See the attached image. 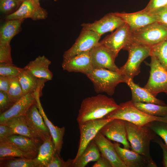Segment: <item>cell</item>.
Here are the masks:
<instances>
[{
	"mask_svg": "<svg viewBox=\"0 0 167 167\" xmlns=\"http://www.w3.org/2000/svg\"><path fill=\"white\" fill-rule=\"evenodd\" d=\"M119 106L112 98L102 94L88 97L82 101L76 121L78 124L104 118Z\"/></svg>",
	"mask_w": 167,
	"mask_h": 167,
	"instance_id": "cell-1",
	"label": "cell"
},
{
	"mask_svg": "<svg viewBox=\"0 0 167 167\" xmlns=\"http://www.w3.org/2000/svg\"><path fill=\"white\" fill-rule=\"evenodd\" d=\"M127 138L131 150L154 163L150 153L151 142L157 135L147 126H139L125 121Z\"/></svg>",
	"mask_w": 167,
	"mask_h": 167,
	"instance_id": "cell-2",
	"label": "cell"
},
{
	"mask_svg": "<svg viewBox=\"0 0 167 167\" xmlns=\"http://www.w3.org/2000/svg\"><path fill=\"white\" fill-rule=\"evenodd\" d=\"M119 105L118 108L109 113L104 118L122 119L141 126L154 121L167 123V116H156L145 113L136 108L131 100L120 103Z\"/></svg>",
	"mask_w": 167,
	"mask_h": 167,
	"instance_id": "cell-3",
	"label": "cell"
},
{
	"mask_svg": "<svg viewBox=\"0 0 167 167\" xmlns=\"http://www.w3.org/2000/svg\"><path fill=\"white\" fill-rule=\"evenodd\" d=\"M87 76L93 83L96 92H105L113 95L120 83H125L126 78L120 72L104 68L94 69Z\"/></svg>",
	"mask_w": 167,
	"mask_h": 167,
	"instance_id": "cell-4",
	"label": "cell"
},
{
	"mask_svg": "<svg viewBox=\"0 0 167 167\" xmlns=\"http://www.w3.org/2000/svg\"><path fill=\"white\" fill-rule=\"evenodd\" d=\"M123 49L128 52V59L125 64L119 68L120 73L126 79H133L140 72L142 62L150 56V47L133 42Z\"/></svg>",
	"mask_w": 167,
	"mask_h": 167,
	"instance_id": "cell-5",
	"label": "cell"
},
{
	"mask_svg": "<svg viewBox=\"0 0 167 167\" xmlns=\"http://www.w3.org/2000/svg\"><path fill=\"white\" fill-rule=\"evenodd\" d=\"M167 39V26L155 22L131 32L132 41L151 47Z\"/></svg>",
	"mask_w": 167,
	"mask_h": 167,
	"instance_id": "cell-6",
	"label": "cell"
},
{
	"mask_svg": "<svg viewBox=\"0 0 167 167\" xmlns=\"http://www.w3.org/2000/svg\"><path fill=\"white\" fill-rule=\"evenodd\" d=\"M150 57V76L144 88L155 97L161 92L167 95V71L156 58Z\"/></svg>",
	"mask_w": 167,
	"mask_h": 167,
	"instance_id": "cell-7",
	"label": "cell"
},
{
	"mask_svg": "<svg viewBox=\"0 0 167 167\" xmlns=\"http://www.w3.org/2000/svg\"><path fill=\"white\" fill-rule=\"evenodd\" d=\"M101 36L94 31L82 29L74 44L64 52L63 61L83 52L90 51L99 42Z\"/></svg>",
	"mask_w": 167,
	"mask_h": 167,
	"instance_id": "cell-8",
	"label": "cell"
},
{
	"mask_svg": "<svg viewBox=\"0 0 167 167\" xmlns=\"http://www.w3.org/2000/svg\"><path fill=\"white\" fill-rule=\"evenodd\" d=\"M113 119L103 118L90 120L78 124L80 136L77 154L73 159L76 160L82 153L89 143L102 127Z\"/></svg>",
	"mask_w": 167,
	"mask_h": 167,
	"instance_id": "cell-9",
	"label": "cell"
},
{
	"mask_svg": "<svg viewBox=\"0 0 167 167\" xmlns=\"http://www.w3.org/2000/svg\"><path fill=\"white\" fill-rule=\"evenodd\" d=\"M131 42L129 26L125 23L99 42L109 49L116 58L120 51Z\"/></svg>",
	"mask_w": 167,
	"mask_h": 167,
	"instance_id": "cell-10",
	"label": "cell"
},
{
	"mask_svg": "<svg viewBox=\"0 0 167 167\" xmlns=\"http://www.w3.org/2000/svg\"><path fill=\"white\" fill-rule=\"evenodd\" d=\"M90 54L94 69L104 68L120 72L112 53L99 42L90 51Z\"/></svg>",
	"mask_w": 167,
	"mask_h": 167,
	"instance_id": "cell-11",
	"label": "cell"
},
{
	"mask_svg": "<svg viewBox=\"0 0 167 167\" xmlns=\"http://www.w3.org/2000/svg\"><path fill=\"white\" fill-rule=\"evenodd\" d=\"M25 116L27 124L33 134L43 142L51 136L36 103L30 107Z\"/></svg>",
	"mask_w": 167,
	"mask_h": 167,
	"instance_id": "cell-12",
	"label": "cell"
},
{
	"mask_svg": "<svg viewBox=\"0 0 167 167\" xmlns=\"http://www.w3.org/2000/svg\"><path fill=\"white\" fill-rule=\"evenodd\" d=\"M99 131L109 140L122 144L124 148H131L127 138L125 121L113 119L103 126Z\"/></svg>",
	"mask_w": 167,
	"mask_h": 167,
	"instance_id": "cell-13",
	"label": "cell"
},
{
	"mask_svg": "<svg viewBox=\"0 0 167 167\" xmlns=\"http://www.w3.org/2000/svg\"><path fill=\"white\" fill-rule=\"evenodd\" d=\"M46 10L34 4L32 0H28L22 3L19 8L7 15L6 20L30 18L33 20L45 19L47 17Z\"/></svg>",
	"mask_w": 167,
	"mask_h": 167,
	"instance_id": "cell-14",
	"label": "cell"
},
{
	"mask_svg": "<svg viewBox=\"0 0 167 167\" xmlns=\"http://www.w3.org/2000/svg\"><path fill=\"white\" fill-rule=\"evenodd\" d=\"M125 23L114 13H110L100 19L92 23H83L82 29L94 31L101 36L105 33L111 32Z\"/></svg>",
	"mask_w": 167,
	"mask_h": 167,
	"instance_id": "cell-15",
	"label": "cell"
},
{
	"mask_svg": "<svg viewBox=\"0 0 167 167\" xmlns=\"http://www.w3.org/2000/svg\"><path fill=\"white\" fill-rule=\"evenodd\" d=\"M36 103L35 92L24 95L8 109L0 114V124L12 118L25 115L30 107Z\"/></svg>",
	"mask_w": 167,
	"mask_h": 167,
	"instance_id": "cell-16",
	"label": "cell"
},
{
	"mask_svg": "<svg viewBox=\"0 0 167 167\" xmlns=\"http://www.w3.org/2000/svg\"><path fill=\"white\" fill-rule=\"evenodd\" d=\"M114 13L128 25L131 32L157 22L153 14L143 9L131 13L117 12Z\"/></svg>",
	"mask_w": 167,
	"mask_h": 167,
	"instance_id": "cell-17",
	"label": "cell"
},
{
	"mask_svg": "<svg viewBox=\"0 0 167 167\" xmlns=\"http://www.w3.org/2000/svg\"><path fill=\"white\" fill-rule=\"evenodd\" d=\"M103 156L110 162L112 167H126L118 156L113 143L99 131L93 139Z\"/></svg>",
	"mask_w": 167,
	"mask_h": 167,
	"instance_id": "cell-18",
	"label": "cell"
},
{
	"mask_svg": "<svg viewBox=\"0 0 167 167\" xmlns=\"http://www.w3.org/2000/svg\"><path fill=\"white\" fill-rule=\"evenodd\" d=\"M62 67L69 72H78L87 75L93 69L90 51L77 54L66 61H63Z\"/></svg>",
	"mask_w": 167,
	"mask_h": 167,
	"instance_id": "cell-19",
	"label": "cell"
},
{
	"mask_svg": "<svg viewBox=\"0 0 167 167\" xmlns=\"http://www.w3.org/2000/svg\"><path fill=\"white\" fill-rule=\"evenodd\" d=\"M115 150L119 158L126 167H156V163L152 162L140 154L120 147L117 142L113 143Z\"/></svg>",
	"mask_w": 167,
	"mask_h": 167,
	"instance_id": "cell-20",
	"label": "cell"
},
{
	"mask_svg": "<svg viewBox=\"0 0 167 167\" xmlns=\"http://www.w3.org/2000/svg\"><path fill=\"white\" fill-rule=\"evenodd\" d=\"M51 64V61L45 56H39L24 68L36 77L48 81L51 80L53 77V74L49 68Z\"/></svg>",
	"mask_w": 167,
	"mask_h": 167,
	"instance_id": "cell-21",
	"label": "cell"
},
{
	"mask_svg": "<svg viewBox=\"0 0 167 167\" xmlns=\"http://www.w3.org/2000/svg\"><path fill=\"white\" fill-rule=\"evenodd\" d=\"M40 96L39 93H36V105L49 131L56 151L61 156L60 153L62 148L65 128L64 127L60 128L55 126L48 118L41 106L40 100Z\"/></svg>",
	"mask_w": 167,
	"mask_h": 167,
	"instance_id": "cell-22",
	"label": "cell"
},
{
	"mask_svg": "<svg viewBox=\"0 0 167 167\" xmlns=\"http://www.w3.org/2000/svg\"><path fill=\"white\" fill-rule=\"evenodd\" d=\"M0 142L13 144L21 151L36 156L39 147L41 144L36 141L23 135L14 134L0 139Z\"/></svg>",
	"mask_w": 167,
	"mask_h": 167,
	"instance_id": "cell-23",
	"label": "cell"
},
{
	"mask_svg": "<svg viewBox=\"0 0 167 167\" xmlns=\"http://www.w3.org/2000/svg\"><path fill=\"white\" fill-rule=\"evenodd\" d=\"M125 83L127 84L131 90V101L133 103L144 102L167 105L163 101L156 98L146 89L141 88L135 83L133 79H126Z\"/></svg>",
	"mask_w": 167,
	"mask_h": 167,
	"instance_id": "cell-24",
	"label": "cell"
},
{
	"mask_svg": "<svg viewBox=\"0 0 167 167\" xmlns=\"http://www.w3.org/2000/svg\"><path fill=\"white\" fill-rule=\"evenodd\" d=\"M57 152L51 136L39 146L37 155L33 160L37 167H46Z\"/></svg>",
	"mask_w": 167,
	"mask_h": 167,
	"instance_id": "cell-25",
	"label": "cell"
},
{
	"mask_svg": "<svg viewBox=\"0 0 167 167\" xmlns=\"http://www.w3.org/2000/svg\"><path fill=\"white\" fill-rule=\"evenodd\" d=\"M17 77L24 95L40 91L42 85L47 81L36 77L24 68Z\"/></svg>",
	"mask_w": 167,
	"mask_h": 167,
	"instance_id": "cell-26",
	"label": "cell"
},
{
	"mask_svg": "<svg viewBox=\"0 0 167 167\" xmlns=\"http://www.w3.org/2000/svg\"><path fill=\"white\" fill-rule=\"evenodd\" d=\"M2 125H5L10 127L14 134L24 136L36 141L41 144L43 143L32 132L27 124L25 115L12 118Z\"/></svg>",
	"mask_w": 167,
	"mask_h": 167,
	"instance_id": "cell-27",
	"label": "cell"
},
{
	"mask_svg": "<svg viewBox=\"0 0 167 167\" xmlns=\"http://www.w3.org/2000/svg\"><path fill=\"white\" fill-rule=\"evenodd\" d=\"M24 19L7 20L0 27V45L10 44L13 38L19 32Z\"/></svg>",
	"mask_w": 167,
	"mask_h": 167,
	"instance_id": "cell-28",
	"label": "cell"
},
{
	"mask_svg": "<svg viewBox=\"0 0 167 167\" xmlns=\"http://www.w3.org/2000/svg\"><path fill=\"white\" fill-rule=\"evenodd\" d=\"M101 156L98 148L92 140L81 154L76 160H73L72 167H84L90 162L96 161Z\"/></svg>",
	"mask_w": 167,
	"mask_h": 167,
	"instance_id": "cell-29",
	"label": "cell"
},
{
	"mask_svg": "<svg viewBox=\"0 0 167 167\" xmlns=\"http://www.w3.org/2000/svg\"><path fill=\"white\" fill-rule=\"evenodd\" d=\"M12 157H25L34 159L33 155L24 152L15 145L0 142V160Z\"/></svg>",
	"mask_w": 167,
	"mask_h": 167,
	"instance_id": "cell-30",
	"label": "cell"
},
{
	"mask_svg": "<svg viewBox=\"0 0 167 167\" xmlns=\"http://www.w3.org/2000/svg\"><path fill=\"white\" fill-rule=\"evenodd\" d=\"M133 104L137 109L148 114L158 117L167 116V105L144 102H135Z\"/></svg>",
	"mask_w": 167,
	"mask_h": 167,
	"instance_id": "cell-31",
	"label": "cell"
},
{
	"mask_svg": "<svg viewBox=\"0 0 167 167\" xmlns=\"http://www.w3.org/2000/svg\"><path fill=\"white\" fill-rule=\"evenodd\" d=\"M156 58L167 71V39L150 47V56Z\"/></svg>",
	"mask_w": 167,
	"mask_h": 167,
	"instance_id": "cell-32",
	"label": "cell"
},
{
	"mask_svg": "<svg viewBox=\"0 0 167 167\" xmlns=\"http://www.w3.org/2000/svg\"><path fill=\"white\" fill-rule=\"evenodd\" d=\"M0 167H37L33 159L9 158L0 160Z\"/></svg>",
	"mask_w": 167,
	"mask_h": 167,
	"instance_id": "cell-33",
	"label": "cell"
},
{
	"mask_svg": "<svg viewBox=\"0 0 167 167\" xmlns=\"http://www.w3.org/2000/svg\"><path fill=\"white\" fill-rule=\"evenodd\" d=\"M10 87L7 93L11 101L14 104L24 95L17 77H8Z\"/></svg>",
	"mask_w": 167,
	"mask_h": 167,
	"instance_id": "cell-34",
	"label": "cell"
},
{
	"mask_svg": "<svg viewBox=\"0 0 167 167\" xmlns=\"http://www.w3.org/2000/svg\"><path fill=\"white\" fill-rule=\"evenodd\" d=\"M164 141L167 147V123L159 121L151 122L146 125Z\"/></svg>",
	"mask_w": 167,
	"mask_h": 167,
	"instance_id": "cell-35",
	"label": "cell"
},
{
	"mask_svg": "<svg viewBox=\"0 0 167 167\" xmlns=\"http://www.w3.org/2000/svg\"><path fill=\"white\" fill-rule=\"evenodd\" d=\"M23 69L14 64L0 63V76L17 77Z\"/></svg>",
	"mask_w": 167,
	"mask_h": 167,
	"instance_id": "cell-36",
	"label": "cell"
},
{
	"mask_svg": "<svg viewBox=\"0 0 167 167\" xmlns=\"http://www.w3.org/2000/svg\"><path fill=\"white\" fill-rule=\"evenodd\" d=\"M22 3L19 0H0V12L5 14L10 13L19 7Z\"/></svg>",
	"mask_w": 167,
	"mask_h": 167,
	"instance_id": "cell-37",
	"label": "cell"
},
{
	"mask_svg": "<svg viewBox=\"0 0 167 167\" xmlns=\"http://www.w3.org/2000/svg\"><path fill=\"white\" fill-rule=\"evenodd\" d=\"M73 162V159H70L66 161H64L57 152L46 167H72Z\"/></svg>",
	"mask_w": 167,
	"mask_h": 167,
	"instance_id": "cell-38",
	"label": "cell"
},
{
	"mask_svg": "<svg viewBox=\"0 0 167 167\" xmlns=\"http://www.w3.org/2000/svg\"><path fill=\"white\" fill-rule=\"evenodd\" d=\"M0 63L13 64L10 44L0 45Z\"/></svg>",
	"mask_w": 167,
	"mask_h": 167,
	"instance_id": "cell-39",
	"label": "cell"
},
{
	"mask_svg": "<svg viewBox=\"0 0 167 167\" xmlns=\"http://www.w3.org/2000/svg\"><path fill=\"white\" fill-rule=\"evenodd\" d=\"M7 92L0 91V113L5 112L13 105Z\"/></svg>",
	"mask_w": 167,
	"mask_h": 167,
	"instance_id": "cell-40",
	"label": "cell"
},
{
	"mask_svg": "<svg viewBox=\"0 0 167 167\" xmlns=\"http://www.w3.org/2000/svg\"><path fill=\"white\" fill-rule=\"evenodd\" d=\"M150 12L153 15L157 22L167 26V7H161Z\"/></svg>",
	"mask_w": 167,
	"mask_h": 167,
	"instance_id": "cell-41",
	"label": "cell"
},
{
	"mask_svg": "<svg viewBox=\"0 0 167 167\" xmlns=\"http://www.w3.org/2000/svg\"><path fill=\"white\" fill-rule=\"evenodd\" d=\"M167 7V0H150L149 3L143 10L150 12L157 9Z\"/></svg>",
	"mask_w": 167,
	"mask_h": 167,
	"instance_id": "cell-42",
	"label": "cell"
},
{
	"mask_svg": "<svg viewBox=\"0 0 167 167\" xmlns=\"http://www.w3.org/2000/svg\"><path fill=\"white\" fill-rule=\"evenodd\" d=\"M158 144L161 148L163 153V164L164 167H167V147L157 135L152 141Z\"/></svg>",
	"mask_w": 167,
	"mask_h": 167,
	"instance_id": "cell-43",
	"label": "cell"
},
{
	"mask_svg": "<svg viewBox=\"0 0 167 167\" xmlns=\"http://www.w3.org/2000/svg\"><path fill=\"white\" fill-rule=\"evenodd\" d=\"M14 135L11 129L5 125L0 124V139Z\"/></svg>",
	"mask_w": 167,
	"mask_h": 167,
	"instance_id": "cell-44",
	"label": "cell"
},
{
	"mask_svg": "<svg viewBox=\"0 0 167 167\" xmlns=\"http://www.w3.org/2000/svg\"><path fill=\"white\" fill-rule=\"evenodd\" d=\"M92 167H112L110 162L106 158L101 155Z\"/></svg>",
	"mask_w": 167,
	"mask_h": 167,
	"instance_id": "cell-45",
	"label": "cell"
},
{
	"mask_svg": "<svg viewBox=\"0 0 167 167\" xmlns=\"http://www.w3.org/2000/svg\"><path fill=\"white\" fill-rule=\"evenodd\" d=\"M10 87L8 77L0 76V91L8 92Z\"/></svg>",
	"mask_w": 167,
	"mask_h": 167,
	"instance_id": "cell-46",
	"label": "cell"
},
{
	"mask_svg": "<svg viewBox=\"0 0 167 167\" xmlns=\"http://www.w3.org/2000/svg\"><path fill=\"white\" fill-rule=\"evenodd\" d=\"M32 2L35 5L37 6H40L39 0H32Z\"/></svg>",
	"mask_w": 167,
	"mask_h": 167,
	"instance_id": "cell-47",
	"label": "cell"
},
{
	"mask_svg": "<svg viewBox=\"0 0 167 167\" xmlns=\"http://www.w3.org/2000/svg\"><path fill=\"white\" fill-rule=\"evenodd\" d=\"M19 1H20L21 2H23L25 1H26V0H19Z\"/></svg>",
	"mask_w": 167,
	"mask_h": 167,
	"instance_id": "cell-48",
	"label": "cell"
},
{
	"mask_svg": "<svg viewBox=\"0 0 167 167\" xmlns=\"http://www.w3.org/2000/svg\"><path fill=\"white\" fill-rule=\"evenodd\" d=\"M54 1H57L58 0H54Z\"/></svg>",
	"mask_w": 167,
	"mask_h": 167,
	"instance_id": "cell-49",
	"label": "cell"
}]
</instances>
